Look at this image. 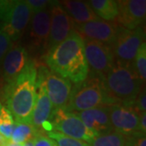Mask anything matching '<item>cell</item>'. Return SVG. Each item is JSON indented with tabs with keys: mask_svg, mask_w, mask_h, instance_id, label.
I'll list each match as a JSON object with an SVG mask.
<instances>
[{
	"mask_svg": "<svg viewBox=\"0 0 146 146\" xmlns=\"http://www.w3.org/2000/svg\"><path fill=\"white\" fill-rule=\"evenodd\" d=\"M46 62L50 69L73 84L82 83L89 76L84 39L76 30L58 46L47 51Z\"/></svg>",
	"mask_w": 146,
	"mask_h": 146,
	"instance_id": "6da1fadb",
	"label": "cell"
},
{
	"mask_svg": "<svg viewBox=\"0 0 146 146\" xmlns=\"http://www.w3.org/2000/svg\"><path fill=\"white\" fill-rule=\"evenodd\" d=\"M29 58L26 67L12 84L5 87L7 109L15 122L32 124V115L37 98V72Z\"/></svg>",
	"mask_w": 146,
	"mask_h": 146,
	"instance_id": "7a4b0ae2",
	"label": "cell"
},
{
	"mask_svg": "<svg viewBox=\"0 0 146 146\" xmlns=\"http://www.w3.org/2000/svg\"><path fill=\"white\" fill-rule=\"evenodd\" d=\"M101 80L105 91L115 103L129 106H134L144 83L137 76L131 63L116 60L111 70Z\"/></svg>",
	"mask_w": 146,
	"mask_h": 146,
	"instance_id": "3957f363",
	"label": "cell"
},
{
	"mask_svg": "<svg viewBox=\"0 0 146 146\" xmlns=\"http://www.w3.org/2000/svg\"><path fill=\"white\" fill-rule=\"evenodd\" d=\"M114 104L116 103L105 91L101 79L92 76H88L82 83L75 84L64 109L69 112H80Z\"/></svg>",
	"mask_w": 146,
	"mask_h": 146,
	"instance_id": "277c9868",
	"label": "cell"
},
{
	"mask_svg": "<svg viewBox=\"0 0 146 146\" xmlns=\"http://www.w3.org/2000/svg\"><path fill=\"white\" fill-rule=\"evenodd\" d=\"M31 16V11L25 1L0 0L1 30L5 32L12 42L21 38Z\"/></svg>",
	"mask_w": 146,
	"mask_h": 146,
	"instance_id": "5b68a950",
	"label": "cell"
},
{
	"mask_svg": "<svg viewBox=\"0 0 146 146\" xmlns=\"http://www.w3.org/2000/svg\"><path fill=\"white\" fill-rule=\"evenodd\" d=\"M49 122L52 131L88 144L98 136L93 131L89 130L75 113L67 111L63 108L54 110Z\"/></svg>",
	"mask_w": 146,
	"mask_h": 146,
	"instance_id": "8992f818",
	"label": "cell"
},
{
	"mask_svg": "<svg viewBox=\"0 0 146 146\" xmlns=\"http://www.w3.org/2000/svg\"><path fill=\"white\" fill-rule=\"evenodd\" d=\"M36 72L37 81H41L43 84L53 109H64L68 103L72 89L71 82L67 79L51 72L45 66H41Z\"/></svg>",
	"mask_w": 146,
	"mask_h": 146,
	"instance_id": "52a82bcc",
	"label": "cell"
},
{
	"mask_svg": "<svg viewBox=\"0 0 146 146\" xmlns=\"http://www.w3.org/2000/svg\"><path fill=\"white\" fill-rule=\"evenodd\" d=\"M84 39V38H83ZM84 55L93 76L102 79L115 65L112 48L102 42L84 39Z\"/></svg>",
	"mask_w": 146,
	"mask_h": 146,
	"instance_id": "ba28073f",
	"label": "cell"
},
{
	"mask_svg": "<svg viewBox=\"0 0 146 146\" xmlns=\"http://www.w3.org/2000/svg\"><path fill=\"white\" fill-rule=\"evenodd\" d=\"M145 30L142 26L135 29H127L119 26L117 35L111 46L116 61L132 63L138 49L144 42Z\"/></svg>",
	"mask_w": 146,
	"mask_h": 146,
	"instance_id": "9c48e42d",
	"label": "cell"
},
{
	"mask_svg": "<svg viewBox=\"0 0 146 146\" xmlns=\"http://www.w3.org/2000/svg\"><path fill=\"white\" fill-rule=\"evenodd\" d=\"M108 112L113 130L126 136H143L139 131L141 114L133 106L116 103L108 106Z\"/></svg>",
	"mask_w": 146,
	"mask_h": 146,
	"instance_id": "30bf717a",
	"label": "cell"
},
{
	"mask_svg": "<svg viewBox=\"0 0 146 146\" xmlns=\"http://www.w3.org/2000/svg\"><path fill=\"white\" fill-rule=\"evenodd\" d=\"M50 28L47 51L64 41L75 30V23L58 1H52L50 6Z\"/></svg>",
	"mask_w": 146,
	"mask_h": 146,
	"instance_id": "8fae6325",
	"label": "cell"
},
{
	"mask_svg": "<svg viewBox=\"0 0 146 146\" xmlns=\"http://www.w3.org/2000/svg\"><path fill=\"white\" fill-rule=\"evenodd\" d=\"M118 29V25L101 19L75 25V30L84 39L102 42L110 46L115 42Z\"/></svg>",
	"mask_w": 146,
	"mask_h": 146,
	"instance_id": "7c38bea8",
	"label": "cell"
},
{
	"mask_svg": "<svg viewBox=\"0 0 146 146\" xmlns=\"http://www.w3.org/2000/svg\"><path fill=\"white\" fill-rule=\"evenodd\" d=\"M119 15L117 21L121 27L135 29L145 22L146 16L145 0L118 1Z\"/></svg>",
	"mask_w": 146,
	"mask_h": 146,
	"instance_id": "4fadbf2b",
	"label": "cell"
},
{
	"mask_svg": "<svg viewBox=\"0 0 146 146\" xmlns=\"http://www.w3.org/2000/svg\"><path fill=\"white\" fill-rule=\"evenodd\" d=\"M29 58L26 49L15 44L10 48L2 63L3 76L6 86L12 84L24 71Z\"/></svg>",
	"mask_w": 146,
	"mask_h": 146,
	"instance_id": "5bb4252c",
	"label": "cell"
},
{
	"mask_svg": "<svg viewBox=\"0 0 146 146\" xmlns=\"http://www.w3.org/2000/svg\"><path fill=\"white\" fill-rule=\"evenodd\" d=\"M29 25V36L33 46L39 50H46L50 28V7L32 14Z\"/></svg>",
	"mask_w": 146,
	"mask_h": 146,
	"instance_id": "9a60e30c",
	"label": "cell"
},
{
	"mask_svg": "<svg viewBox=\"0 0 146 146\" xmlns=\"http://www.w3.org/2000/svg\"><path fill=\"white\" fill-rule=\"evenodd\" d=\"M76 115L89 130L93 131L97 135L113 130L110 121L108 106L86 110L76 112Z\"/></svg>",
	"mask_w": 146,
	"mask_h": 146,
	"instance_id": "2e32d148",
	"label": "cell"
},
{
	"mask_svg": "<svg viewBox=\"0 0 146 146\" xmlns=\"http://www.w3.org/2000/svg\"><path fill=\"white\" fill-rule=\"evenodd\" d=\"M37 98L32 115V125L37 131H42V126L49 122L54 110L42 82L37 81Z\"/></svg>",
	"mask_w": 146,
	"mask_h": 146,
	"instance_id": "e0dca14e",
	"label": "cell"
},
{
	"mask_svg": "<svg viewBox=\"0 0 146 146\" xmlns=\"http://www.w3.org/2000/svg\"><path fill=\"white\" fill-rule=\"evenodd\" d=\"M60 3L72 19L75 25H82L99 19L95 15L87 2L79 0H66L62 1Z\"/></svg>",
	"mask_w": 146,
	"mask_h": 146,
	"instance_id": "ac0fdd59",
	"label": "cell"
},
{
	"mask_svg": "<svg viewBox=\"0 0 146 146\" xmlns=\"http://www.w3.org/2000/svg\"><path fill=\"white\" fill-rule=\"evenodd\" d=\"M98 18L103 21H114L119 15L118 1L115 0H91L87 2ZM101 19V20H102Z\"/></svg>",
	"mask_w": 146,
	"mask_h": 146,
	"instance_id": "d6986e66",
	"label": "cell"
},
{
	"mask_svg": "<svg viewBox=\"0 0 146 146\" xmlns=\"http://www.w3.org/2000/svg\"><path fill=\"white\" fill-rule=\"evenodd\" d=\"M128 136L112 130L95 136L89 146H127Z\"/></svg>",
	"mask_w": 146,
	"mask_h": 146,
	"instance_id": "ffe728a7",
	"label": "cell"
},
{
	"mask_svg": "<svg viewBox=\"0 0 146 146\" xmlns=\"http://www.w3.org/2000/svg\"><path fill=\"white\" fill-rule=\"evenodd\" d=\"M37 132L39 131H37L32 124L15 122L10 141L15 144L23 145L26 141L33 140Z\"/></svg>",
	"mask_w": 146,
	"mask_h": 146,
	"instance_id": "44dd1931",
	"label": "cell"
},
{
	"mask_svg": "<svg viewBox=\"0 0 146 146\" xmlns=\"http://www.w3.org/2000/svg\"><path fill=\"white\" fill-rule=\"evenodd\" d=\"M132 67L139 78L145 83L146 80V43L141 45L136 56L132 61Z\"/></svg>",
	"mask_w": 146,
	"mask_h": 146,
	"instance_id": "7402d4cb",
	"label": "cell"
},
{
	"mask_svg": "<svg viewBox=\"0 0 146 146\" xmlns=\"http://www.w3.org/2000/svg\"><path fill=\"white\" fill-rule=\"evenodd\" d=\"M15 120L11 112L7 109V107L3 106L0 117V134L6 138L7 141H10L11 133L14 128Z\"/></svg>",
	"mask_w": 146,
	"mask_h": 146,
	"instance_id": "603a6c76",
	"label": "cell"
},
{
	"mask_svg": "<svg viewBox=\"0 0 146 146\" xmlns=\"http://www.w3.org/2000/svg\"><path fill=\"white\" fill-rule=\"evenodd\" d=\"M46 136L54 141L57 146H89V144L84 141L74 139L56 131L46 132Z\"/></svg>",
	"mask_w": 146,
	"mask_h": 146,
	"instance_id": "cb8c5ba5",
	"label": "cell"
},
{
	"mask_svg": "<svg viewBox=\"0 0 146 146\" xmlns=\"http://www.w3.org/2000/svg\"><path fill=\"white\" fill-rule=\"evenodd\" d=\"M12 46V41L5 32L0 29V68L4 57Z\"/></svg>",
	"mask_w": 146,
	"mask_h": 146,
	"instance_id": "d4e9b609",
	"label": "cell"
},
{
	"mask_svg": "<svg viewBox=\"0 0 146 146\" xmlns=\"http://www.w3.org/2000/svg\"><path fill=\"white\" fill-rule=\"evenodd\" d=\"M26 3L29 6L32 14L41 11L46 10L50 7L52 1L48 0H26Z\"/></svg>",
	"mask_w": 146,
	"mask_h": 146,
	"instance_id": "484cf974",
	"label": "cell"
},
{
	"mask_svg": "<svg viewBox=\"0 0 146 146\" xmlns=\"http://www.w3.org/2000/svg\"><path fill=\"white\" fill-rule=\"evenodd\" d=\"M33 141V146H57L54 141L42 133V131L37 132Z\"/></svg>",
	"mask_w": 146,
	"mask_h": 146,
	"instance_id": "4316f807",
	"label": "cell"
},
{
	"mask_svg": "<svg viewBox=\"0 0 146 146\" xmlns=\"http://www.w3.org/2000/svg\"><path fill=\"white\" fill-rule=\"evenodd\" d=\"M137 110L138 113H145L146 110V94L145 89H141V92L139 93L136 101L135 104L133 106Z\"/></svg>",
	"mask_w": 146,
	"mask_h": 146,
	"instance_id": "83f0119b",
	"label": "cell"
},
{
	"mask_svg": "<svg viewBox=\"0 0 146 146\" xmlns=\"http://www.w3.org/2000/svg\"><path fill=\"white\" fill-rule=\"evenodd\" d=\"M127 146H146L145 136H134L133 138L131 139L128 136Z\"/></svg>",
	"mask_w": 146,
	"mask_h": 146,
	"instance_id": "f1b7e54d",
	"label": "cell"
},
{
	"mask_svg": "<svg viewBox=\"0 0 146 146\" xmlns=\"http://www.w3.org/2000/svg\"><path fill=\"white\" fill-rule=\"evenodd\" d=\"M139 131L141 135L145 136L146 132V113H141L139 121Z\"/></svg>",
	"mask_w": 146,
	"mask_h": 146,
	"instance_id": "f546056e",
	"label": "cell"
},
{
	"mask_svg": "<svg viewBox=\"0 0 146 146\" xmlns=\"http://www.w3.org/2000/svg\"><path fill=\"white\" fill-rule=\"evenodd\" d=\"M8 141H7L6 138H4L3 136L0 134V146H4Z\"/></svg>",
	"mask_w": 146,
	"mask_h": 146,
	"instance_id": "4dcf8cb0",
	"label": "cell"
},
{
	"mask_svg": "<svg viewBox=\"0 0 146 146\" xmlns=\"http://www.w3.org/2000/svg\"><path fill=\"white\" fill-rule=\"evenodd\" d=\"M23 146H33V140L26 141L23 144Z\"/></svg>",
	"mask_w": 146,
	"mask_h": 146,
	"instance_id": "1f68e13d",
	"label": "cell"
},
{
	"mask_svg": "<svg viewBox=\"0 0 146 146\" xmlns=\"http://www.w3.org/2000/svg\"><path fill=\"white\" fill-rule=\"evenodd\" d=\"M2 108H3V106H2L1 102H0V117H1V111H2Z\"/></svg>",
	"mask_w": 146,
	"mask_h": 146,
	"instance_id": "d6a6232c",
	"label": "cell"
}]
</instances>
